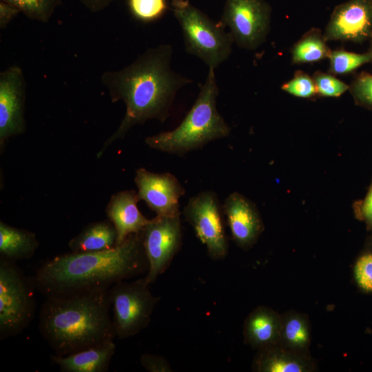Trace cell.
I'll return each instance as SVG.
<instances>
[{
    "mask_svg": "<svg viewBox=\"0 0 372 372\" xmlns=\"http://www.w3.org/2000/svg\"><path fill=\"white\" fill-rule=\"evenodd\" d=\"M172 46L162 44L149 48L119 70L102 74L101 81L107 88L111 101H123L125 113L99 155L133 126L152 119L163 123L169 117L177 92L192 82L172 69Z\"/></svg>",
    "mask_w": 372,
    "mask_h": 372,
    "instance_id": "6da1fadb",
    "label": "cell"
},
{
    "mask_svg": "<svg viewBox=\"0 0 372 372\" xmlns=\"http://www.w3.org/2000/svg\"><path fill=\"white\" fill-rule=\"evenodd\" d=\"M147 270L141 234H134L109 249L54 257L39 267L33 280L46 297L62 296L109 289Z\"/></svg>",
    "mask_w": 372,
    "mask_h": 372,
    "instance_id": "7a4b0ae2",
    "label": "cell"
},
{
    "mask_svg": "<svg viewBox=\"0 0 372 372\" xmlns=\"http://www.w3.org/2000/svg\"><path fill=\"white\" fill-rule=\"evenodd\" d=\"M109 289L46 297L39 328L55 355L66 356L114 340Z\"/></svg>",
    "mask_w": 372,
    "mask_h": 372,
    "instance_id": "3957f363",
    "label": "cell"
},
{
    "mask_svg": "<svg viewBox=\"0 0 372 372\" xmlns=\"http://www.w3.org/2000/svg\"><path fill=\"white\" fill-rule=\"evenodd\" d=\"M214 70L209 68L196 100L177 127L145 138L150 148L183 156L229 136L231 128L216 109L219 89Z\"/></svg>",
    "mask_w": 372,
    "mask_h": 372,
    "instance_id": "277c9868",
    "label": "cell"
},
{
    "mask_svg": "<svg viewBox=\"0 0 372 372\" xmlns=\"http://www.w3.org/2000/svg\"><path fill=\"white\" fill-rule=\"evenodd\" d=\"M172 10L181 28L187 53L214 70L229 59L234 41L220 22H214L188 0H172Z\"/></svg>",
    "mask_w": 372,
    "mask_h": 372,
    "instance_id": "5b68a950",
    "label": "cell"
},
{
    "mask_svg": "<svg viewBox=\"0 0 372 372\" xmlns=\"http://www.w3.org/2000/svg\"><path fill=\"white\" fill-rule=\"evenodd\" d=\"M31 283L14 262L0 258V338L15 336L31 322L35 310Z\"/></svg>",
    "mask_w": 372,
    "mask_h": 372,
    "instance_id": "8992f818",
    "label": "cell"
},
{
    "mask_svg": "<svg viewBox=\"0 0 372 372\" xmlns=\"http://www.w3.org/2000/svg\"><path fill=\"white\" fill-rule=\"evenodd\" d=\"M145 277L132 282L120 281L109 289L116 335L124 339L135 335L150 322L159 298L149 289Z\"/></svg>",
    "mask_w": 372,
    "mask_h": 372,
    "instance_id": "52a82bcc",
    "label": "cell"
},
{
    "mask_svg": "<svg viewBox=\"0 0 372 372\" xmlns=\"http://www.w3.org/2000/svg\"><path fill=\"white\" fill-rule=\"evenodd\" d=\"M271 8L265 0H226L220 23L241 48L255 50L266 40Z\"/></svg>",
    "mask_w": 372,
    "mask_h": 372,
    "instance_id": "ba28073f",
    "label": "cell"
},
{
    "mask_svg": "<svg viewBox=\"0 0 372 372\" xmlns=\"http://www.w3.org/2000/svg\"><path fill=\"white\" fill-rule=\"evenodd\" d=\"M223 212L217 194L211 191L200 192L190 198L183 209L185 219L214 260L223 259L227 254Z\"/></svg>",
    "mask_w": 372,
    "mask_h": 372,
    "instance_id": "9c48e42d",
    "label": "cell"
},
{
    "mask_svg": "<svg viewBox=\"0 0 372 372\" xmlns=\"http://www.w3.org/2000/svg\"><path fill=\"white\" fill-rule=\"evenodd\" d=\"M180 215H156L140 233L148 262L145 278L149 285L154 282L165 271L180 247L182 229Z\"/></svg>",
    "mask_w": 372,
    "mask_h": 372,
    "instance_id": "30bf717a",
    "label": "cell"
},
{
    "mask_svg": "<svg viewBox=\"0 0 372 372\" xmlns=\"http://www.w3.org/2000/svg\"><path fill=\"white\" fill-rule=\"evenodd\" d=\"M327 41L362 43L372 37V4L369 0H349L335 7L325 28Z\"/></svg>",
    "mask_w": 372,
    "mask_h": 372,
    "instance_id": "8fae6325",
    "label": "cell"
},
{
    "mask_svg": "<svg viewBox=\"0 0 372 372\" xmlns=\"http://www.w3.org/2000/svg\"><path fill=\"white\" fill-rule=\"evenodd\" d=\"M26 83L20 67L12 65L0 73V143L25 130L24 104Z\"/></svg>",
    "mask_w": 372,
    "mask_h": 372,
    "instance_id": "7c38bea8",
    "label": "cell"
},
{
    "mask_svg": "<svg viewBox=\"0 0 372 372\" xmlns=\"http://www.w3.org/2000/svg\"><path fill=\"white\" fill-rule=\"evenodd\" d=\"M134 181L138 201H145L157 216L180 214L179 200L185 189L175 176L169 172L154 173L139 168L136 172Z\"/></svg>",
    "mask_w": 372,
    "mask_h": 372,
    "instance_id": "4fadbf2b",
    "label": "cell"
},
{
    "mask_svg": "<svg viewBox=\"0 0 372 372\" xmlns=\"http://www.w3.org/2000/svg\"><path fill=\"white\" fill-rule=\"evenodd\" d=\"M222 207L236 244L245 250L251 249L265 229L256 205L244 195L234 192L227 196Z\"/></svg>",
    "mask_w": 372,
    "mask_h": 372,
    "instance_id": "5bb4252c",
    "label": "cell"
},
{
    "mask_svg": "<svg viewBox=\"0 0 372 372\" xmlns=\"http://www.w3.org/2000/svg\"><path fill=\"white\" fill-rule=\"evenodd\" d=\"M137 194L134 190L116 193L107 207V216L114 225L116 245L123 242L130 235L140 234L149 222L138 210Z\"/></svg>",
    "mask_w": 372,
    "mask_h": 372,
    "instance_id": "9a60e30c",
    "label": "cell"
},
{
    "mask_svg": "<svg viewBox=\"0 0 372 372\" xmlns=\"http://www.w3.org/2000/svg\"><path fill=\"white\" fill-rule=\"evenodd\" d=\"M252 369L258 372H311L315 371L316 363L311 355L276 344L257 350Z\"/></svg>",
    "mask_w": 372,
    "mask_h": 372,
    "instance_id": "2e32d148",
    "label": "cell"
},
{
    "mask_svg": "<svg viewBox=\"0 0 372 372\" xmlns=\"http://www.w3.org/2000/svg\"><path fill=\"white\" fill-rule=\"evenodd\" d=\"M280 327L281 314L269 307H258L245 319V342L257 350L278 344Z\"/></svg>",
    "mask_w": 372,
    "mask_h": 372,
    "instance_id": "e0dca14e",
    "label": "cell"
},
{
    "mask_svg": "<svg viewBox=\"0 0 372 372\" xmlns=\"http://www.w3.org/2000/svg\"><path fill=\"white\" fill-rule=\"evenodd\" d=\"M116 344L110 340L66 355H51L63 372H105L114 354Z\"/></svg>",
    "mask_w": 372,
    "mask_h": 372,
    "instance_id": "ac0fdd59",
    "label": "cell"
},
{
    "mask_svg": "<svg viewBox=\"0 0 372 372\" xmlns=\"http://www.w3.org/2000/svg\"><path fill=\"white\" fill-rule=\"evenodd\" d=\"M311 324L307 315L288 311L281 314L278 344L293 351L310 355Z\"/></svg>",
    "mask_w": 372,
    "mask_h": 372,
    "instance_id": "d6986e66",
    "label": "cell"
},
{
    "mask_svg": "<svg viewBox=\"0 0 372 372\" xmlns=\"http://www.w3.org/2000/svg\"><path fill=\"white\" fill-rule=\"evenodd\" d=\"M39 245L34 233L0 223L1 257L14 262L30 258Z\"/></svg>",
    "mask_w": 372,
    "mask_h": 372,
    "instance_id": "ffe728a7",
    "label": "cell"
},
{
    "mask_svg": "<svg viewBox=\"0 0 372 372\" xmlns=\"http://www.w3.org/2000/svg\"><path fill=\"white\" fill-rule=\"evenodd\" d=\"M117 234L110 220L92 223L68 243L73 253L109 249L116 244Z\"/></svg>",
    "mask_w": 372,
    "mask_h": 372,
    "instance_id": "44dd1931",
    "label": "cell"
},
{
    "mask_svg": "<svg viewBox=\"0 0 372 372\" xmlns=\"http://www.w3.org/2000/svg\"><path fill=\"white\" fill-rule=\"evenodd\" d=\"M327 42L320 29L311 28L293 45L292 63H309L329 58L331 50Z\"/></svg>",
    "mask_w": 372,
    "mask_h": 372,
    "instance_id": "7402d4cb",
    "label": "cell"
},
{
    "mask_svg": "<svg viewBox=\"0 0 372 372\" xmlns=\"http://www.w3.org/2000/svg\"><path fill=\"white\" fill-rule=\"evenodd\" d=\"M329 59V72L333 75L347 74L371 63V56L369 52L356 53L344 50H331Z\"/></svg>",
    "mask_w": 372,
    "mask_h": 372,
    "instance_id": "603a6c76",
    "label": "cell"
},
{
    "mask_svg": "<svg viewBox=\"0 0 372 372\" xmlns=\"http://www.w3.org/2000/svg\"><path fill=\"white\" fill-rule=\"evenodd\" d=\"M17 7L31 20L43 23L49 21L62 0H0Z\"/></svg>",
    "mask_w": 372,
    "mask_h": 372,
    "instance_id": "cb8c5ba5",
    "label": "cell"
},
{
    "mask_svg": "<svg viewBox=\"0 0 372 372\" xmlns=\"http://www.w3.org/2000/svg\"><path fill=\"white\" fill-rule=\"evenodd\" d=\"M349 91L355 105L372 110V74L362 72L354 77Z\"/></svg>",
    "mask_w": 372,
    "mask_h": 372,
    "instance_id": "d4e9b609",
    "label": "cell"
},
{
    "mask_svg": "<svg viewBox=\"0 0 372 372\" xmlns=\"http://www.w3.org/2000/svg\"><path fill=\"white\" fill-rule=\"evenodd\" d=\"M317 94L320 96L338 97L349 91V85L331 73L316 71L312 75Z\"/></svg>",
    "mask_w": 372,
    "mask_h": 372,
    "instance_id": "484cf974",
    "label": "cell"
},
{
    "mask_svg": "<svg viewBox=\"0 0 372 372\" xmlns=\"http://www.w3.org/2000/svg\"><path fill=\"white\" fill-rule=\"evenodd\" d=\"M281 89L300 98L309 99L318 95L312 76L302 70L296 71L293 77L282 84Z\"/></svg>",
    "mask_w": 372,
    "mask_h": 372,
    "instance_id": "4316f807",
    "label": "cell"
},
{
    "mask_svg": "<svg viewBox=\"0 0 372 372\" xmlns=\"http://www.w3.org/2000/svg\"><path fill=\"white\" fill-rule=\"evenodd\" d=\"M134 16L143 21H152L160 18L167 9L165 0H128Z\"/></svg>",
    "mask_w": 372,
    "mask_h": 372,
    "instance_id": "83f0119b",
    "label": "cell"
},
{
    "mask_svg": "<svg viewBox=\"0 0 372 372\" xmlns=\"http://www.w3.org/2000/svg\"><path fill=\"white\" fill-rule=\"evenodd\" d=\"M358 287L364 292L372 293V251H364L353 267Z\"/></svg>",
    "mask_w": 372,
    "mask_h": 372,
    "instance_id": "f1b7e54d",
    "label": "cell"
},
{
    "mask_svg": "<svg viewBox=\"0 0 372 372\" xmlns=\"http://www.w3.org/2000/svg\"><path fill=\"white\" fill-rule=\"evenodd\" d=\"M355 218L365 224L366 229L372 231V182L364 198L353 205Z\"/></svg>",
    "mask_w": 372,
    "mask_h": 372,
    "instance_id": "f546056e",
    "label": "cell"
},
{
    "mask_svg": "<svg viewBox=\"0 0 372 372\" xmlns=\"http://www.w3.org/2000/svg\"><path fill=\"white\" fill-rule=\"evenodd\" d=\"M141 364L150 372L172 371L167 361L158 355L143 354L140 359Z\"/></svg>",
    "mask_w": 372,
    "mask_h": 372,
    "instance_id": "4dcf8cb0",
    "label": "cell"
},
{
    "mask_svg": "<svg viewBox=\"0 0 372 372\" xmlns=\"http://www.w3.org/2000/svg\"><path fill=\"white\" fill-rule=\"evenodd\" d=\"M21 11L14 6L0 1V29L4 30Z\"/></svg>",
    "mask_w": 372,
    "mask_h": 372,
    "instance_id": "1f68e13d",
    "label": "cell"
},
{
    "mask_svg": "<svg viewBox=\"0 0 372 372\" xmlns=\"http://www.w3.org/2000/svg\"><path fill=\"white\" fill-rule=\"evenodd\" d=\"M92 12H98L107 8L115 0H79Z\"/></svg>",
    "mask_w": 372,
    "mask_h": 372,
    "instance_id": "d6a6232c",
    "label": "cell"
},
{
    "mask_svg": "<svg viewBox=\"0 0 372 372\" xmlns=\"http://www.w3.org/2000/svg\"><path fill=\"white\" fill-rule=\"evenodd\" d=\"M364 251H372V232L366 240Z\"/></svg>",
    "mask_w": 372,
    "mask_h": 372,
    "instance_id": "836d02e7",
    "label": "cell"
},
{
    "mask_svg": "<svg viewBox=\"0 0 372 372\" xmlns=\"http://www.w3.org/2000/svg\"><path fill=\"white\" fill-rule=\"evenodd\" d=\"M369 52L371 54V63H372V37H371V39H369Z\"/></svg>",
    "mask_w": 372,
    "mask_h": 372,
    "instance_id": "e575fe53",
    "label": "cell"
},
{
    "mask_svg": "<svg viewBox=\"0 0 372 372\" xmlns=\"http://www.w3.org/2000/svg\"><path fill=\"white\" fill-rule=\"evenodd\" d=\"M369 1L371 2V3L372 4V0H369Z\"/></svg>",
    "mask_w": 372,
    "mask_h": 372,
    "instance_id": "d590c367",
    "label": "cell"
}]
</instances>
